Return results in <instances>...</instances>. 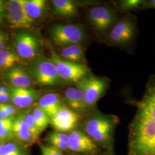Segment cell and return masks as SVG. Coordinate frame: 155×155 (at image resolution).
<instances>
[{"label": "cell", "instance_id": "cell-1", "mask_svg": "<svg viewBox=\"0 0 155 155\" xmlns=\"http://www.w3.org/2000/svg\"><path fill=\"white\" fill-rule=\"evenodd\" d=\"M130 132L134 155H155V121L137 112Z\"/></svg>", "mask_w": 155, "mask_h": 155}, {"label": "cell", "instance_id": "cell-2", "mask_svg": "<svg viewBox=\"0 0 155 155\" xmlns=\"http://www.w3.org/2000/svg\"><path fill=\"white\" fill-rule=\"evenodd\" d=\"M116 122L114 116L94 111L84 121L83 128L94 141L106 145L110 141Z\"/></svg>", "mask_w": 155, "mask_h": 155}, {"label": "cell", "instance_id": "cell-3", "mask_svg": "<svg viewBox=\"0 0 155 155\" xmlns=\"http://www.w3.org/2000/svg\"><path fill=\"white\" fill-rule=\"evenodd\" d=\"M137 18L127 13L115 22L107 36L109 42L117 47H125L130 44L137 34Z\"/></svg>", "mask_w": 155, "mask_h": 155}, {"label": "cell", "instance_id": "cell-4", "mask_svg": "<svg viewBox=\"0 0 155 155\" xmlns=\"http://www.w3.org/2000/svg\"><path fill=\"white\" fill-rule=\"evenodd\" d=\"M32 78L42 86H54L59 83L61 78L55 64L50 58L44 56H36L28 67Z\"/></svg>", "mask_w": 155, "mask_h": 155}, {"label": "cell", "instance_id": "cell-5", "mask_svg": "<svg viewBox=\"0 0 155 155\" xmlns=\"http://www.w3.org/2000/svg\"><path fill=\"white\" fill-rule=\"evenodd\" d=\"M110 80L106 77L89 75L76 83L77 87L84 93L86 108L95 105L105 94L109 86Z\"/></svg>", "mask_w": 155, "mask_h": 155}, {"label": "cell", "instance_id": "cell-6", "mask_svg": "<svg viewBox=\"0 0 155 155\" xmlns=\"http://www.w3.org/2000/svg\"><path fill=\"white\" fill-rule=\"evenodd\" d=\"M52 41L58 45L66 47L82 43L86 33L82 27L74 24H57L50 32Z\"/></svg>", "mask_w": 155, "mask_h": 155}, {"label": "cell", "instance_id": "cell-7", "mask_svg": "<svg viewBox=\"0 0 155 155\" xmlns=\"http://www.w3.org/2000/svg\"><path fill=\"white\" fill-rule=\"evenodd\" d=\"M50 59L55 64L59 77L67 82L77 83L90 75V70L84 64L67 61L55 54L51 55Z\"/></svg>", "mask_w": 155, "mask_h": 155}, {"label": "cell", "instance_id": "cell-8", "mask_svg": "<svg viewBox=\"0 0 155 155\" xmlns=\"http://www.w3.org/2000/svg\"><path fill=\"white\" fill-rule=\"evenodd\" d=\"M88 16L91 25L101 33L107 31L116 22V15L114 12L105 6L93 7L89 11Z\"/></svg>", "mask_w": 155, "mask_h": 155}, {"label": "cell", "instance_id": "cell-9", "mask_svg": "<svg viewBox=\"0 0 155 155\" xmlns=\"http://www.w3.org/2000/svg\"><path fill=\"white\" fill-rule=\"evenodd\" d=\"M15 45L20 58L33 59L38 56L40 44L38 37L33 33L22 32L17 34Z\"/></svg>", "mask_w": 155, "mask_h": 155}, {"label": "cell", "instance_id": "cell-10", "mask_svg": "<svg viewBox=\"0 0 155 155\" xmlns=\"http://www.w3.org/2000/svg\"><path fill=\"white\" fill-rule=\"evenodd\" d=\"M6 7L8 20L12 27L25 29L33 27L35 20L28 16L24 7L23 0H11Z\"/></svg>", "mask_w": 155, "mask_h": 155}, {"label": "cell", "instance_id": "cell-11", "mask_svg": "<svg viewBox=\"0 0 155 155\" xmlns=\"http://www.w3.org/2000/svg\"><path fill=\"white\" fill-rule=\"evenodd\" d=\"M80 116L68 107L61 106L50 121V124L55 131L66 133L74 130L79 120Z\"/></svg>", "mask_w": 155, "mask_h": 155}, {"label": "cell", "instance_id": "cell-12", "mask_svg": "<svg viewBox=\"0 0 155 155\" xmlns=\"http://www.w3.org/2000/svg\"><path fill=\"white\" fill-rule=\"evenodd\" d=\"M68 150L75 153H90L97 150V146L86 133L79 130H73L68 134Z\"/></svg>", "mask_w": 155, "mask_h": 155}, {"label": "cell", "instance_id": "cell-13", "mask_svg": "<svg viewBox=\"0 0 155 155\" xmlns=\"http://www.w3.org/2000/svg\"><path fill=\"white\" fill-rule=\"evenodd\" d=\"M136 105L137 113L155 121V75L148 80L143 97Z\"/></svg>", "mask_w": 155, "mask_h": 155}, {"label": "cell", "instance_id": "cell-14", "mask_svg": "<svg viewBox=\"0 0 155 155\" xmlns=\"http://www.w3.org/2000/svg\"><path fill=\"white\" fill-rule=\"evenodd\" d=\"M10 99L13 105L17 109H28L39 99L40 93L38 91L20 87H9Z\"/></svg>", "mask_w": 155, "mask_h": 155}, {"label": "cell", "instance_id": "cell-15", "mask_svg": "<svg viewBox=\"0 0 155 155\" xmlns=\"http://www.w3.org/2000/svg\"><path fill=\"white\" fill-rule=\"evenodd\" d=\"M12 137L25 148L35 143L22 111L14 117Z\"/></svg>", "mask_w": 155, "mask_h": 155}, {"label": "cell", "instance_id": "cell-16", "mask_svg": "<svg viewBox=\"0 0 155 155\" xmlns=\"http://www.w3.org/2000/svg\"><path fill=\"white\" fill-rule=\"evenodd\" d=\"M5 77L11 87L29 88L33 84V78L31 74L20 67H13L8 70Z\"/></svg>", "mask_w": 155, "mask_h": 155}, {"label": "cell", "instance_id": "cell-17", "mask_svg": "<svg viewBox=\"0 0 155 155\" xmlns=\"http://www.w3.org/2000/svg\"><path fill=\"white\" fill-rule=\"evenodd\" d=\"M65 100L68 107L79 114L87 108L85 105L83 91L77 87H70L64 92Z\"/></svg>", "mask_w": 155, "mask_h": 155}, {"label": "cell", "instance_id": "cell-18", "mask_svg": "<svg viewBox=\"0 0 155 155\" xmlns=\"http://www.w3.org/2000/svg\"><path fill=\"white\" fill-rule=\"evenodd\" d=\"M38 105L49 116L50 119L55 115L62 105L61 98L56 93H47L39 98Z\"/></svg>", "mask_w": 155, "mask_h": 155}, {"label": "cell", "instance_id": "cell-19", "mask_svg": "<svg viewBox=\"0 0 155 155\" xmlns=\"http://www.w3.org/2000/svg\"><path fill=\"white\" fill-rule=\"evenodd\" d=\"M61 56L67 61L84 64L86 61L84 49L80 45H74L64 47L61 51Z\"/></svg>", "mask_w": 155, "mask_h": 155}, {"label": "cell", "instance_id": "cell-20", "mask_svg": "<svg viewBox=\"0 0 155 155\" xmlns=\"http://www.w3.org/2000/svg\"><path fill=\"white\" fill-rule=\"evenodd\" d=\"M54 13L61 17L75 16L78 12L76 3L71 0L51 1Z\"/></svg>", "mask_w": 155, "mask_h": 155}, {"label": "cell", "instance_id": "cell-21", "mask_svg": "<svg viewBox=\"0 0 155 155\" xmlns=\"http://www.w3.org/2000/svg\"><path fill=\"white\" fill-rule=\"evenodd\" d=\"M23 4L28 16L33 20L40 18L45 11V0H23Z\"/></svg>", "mask_w": 155, "mask_h": 155}, {"label": "cell", "instance_id": "cell-22", "mask_svg": "<svg viewBox=\"0 0 155 155\" xmlns=\"http://www.w3.org/2000/svg\"><path fill=\"white\" fill-rule=\"evenodd\" d=\"M21 61V58L14 51L5 49L0 54V69L9 70Z\"/></svg>", "mask_w": 155, "mask_h": 155}, {"label": "cell", "instance_id": "cell-23", "mask_svg": "<svg viewBox=\"0 0 155 155\" xmlns=\"http://www.w3.org/2000/svg\"><path fill=\"white\" fill-rule=\"evenodd\" d=\"M46 140L51 146L62 152L68 150L67 145L68 134L66 133L57 131L52 132L47 136Z\"/></svg>", "mask_w": 155, "mask_h": 155}, {"label": "cell", "instance_id": "cell-24", "mask_svg": "<svg viewBox=\"0 0 155 155\" xmlns=\"http://www.w3.org/2000/svg\"><path fill=\"white\" fill-rule=\"evenodd\" d=\"M31 110L36 127L40 134L47 127L48 124H50L51 119L49 116L38 105L33 106Z\"/></svg>", "mask_w": 155, "mask_h": 155}, {"label": "cell", "instance_id": "cell-25", "mask_svg": "<svg viewBox=\"0 0 155 155\" xmlns=\"http://www.w3.org/2000/svg\"><path fill=\"white\" fill-rule=\"evenodd\" d=\"M0 155H26L25 148L16 142L0 144Z\"/></svg>", "mask_w": 155, "mask_h": 155}, {"label": "cell", "instance_id": "cell-26", "mask_svg": "<svg viewBox=\"0 0 155 155\" xmlns=\"http://www.w3.org/2000/svg\"><path fill=\"white\" fill-rule=\"evenodd\" d=\"M14 117L8 119L0 118V139L1 141L10 139L12 137V127Z\"/></svg>", "mask_w": 155, "mask_h": 155}, {"label": "cell", "instance_id": "cell-27", "mask_svg": "<svg viewBox=\"0 0 155 155\" xmlns=\"http://www.w3.org/2000/svg\"><path fill=\"white\" fill-rule=\"evenodd\" d=\"M144 0H122L118 2V8L122 13L129 12L141 8Z\"/></svg>", "mask_w": 155, "mask_h": 155}, {"label": "cell", "instance_id": "cell-28", "mask_svg": "<svg viewBox=\"0 0 155 155\" xmlns=\"http://www.w3.org/2000/svg\"><path fill=\"white\" fill-rule=\"evenodd\" d=\"M22 112H23V114L24 116L25 120L27 122L28 127L29 128L30 131L32 135L33 140H34L35 142L36 143L38 140L40 133L38 132V130L37 129L36 124L35 122L33 115L32 113V110L29 109H28Z\"/></svg>", "mask_w": 155, "mask_h": 155}, {"label": "cell", "instance_id": "cell-29", "mask_svg": "<svg viewBox=\"0 0 155 155\" xmlns=\"http://www.w3.org/2000/svg\"><path fill=\"white\" fill-rule=\"evenodd\" d=\"M39 147L43 155H64L61 150L51 145L40 144Z\"/></svg>", "mask_w": 155, "mask_h": 155}, {"label": "cell", "instance_id": "cell-30", "mask_svg": "<svg viewBox=\"0 0 155 155\" xmlns=\"http://www.w3.org/2000/svg\"><path fill=\"white\" fill-rule=\"evenodd\" d=\"M2 106L4 107V108L5 109V110L12 117H14V116L17 114V108L15 106L11 104H9L7 103H4V104H2Z\"/></svg>", "mask_w": 155, "mask_h": 155}, {"label": "cell", "instance_id": "cell-31", "mask_svg": "<svg viewBox=\"0 0 155 155\" xmlns=\"http://www.w3.org/2000/svg\"><path fill=\"white\" fill-rule=\"evenodd\" d=\"M8 36L5 33L0 31V54L5 50L6 45L8 42Z\"/></svg>", "mask_w": 155, "mask_h": 155}, {"label": "cell", "instance_id": "cell-32", "mask_svg": "<svg viewBox=\"0 0 155 155\" xmlns=\"http://www.w3.org/2000/svg\"><path fill=\"white\" fill-rule=\"evenodd\" d=\"M141 8L144 9H155V0L145 1L144 4L142 6Z\"/></svg>", "mask_w": 155, "mask_h": 155}, {"label": "cell", "instance_id": "cell-33", "mask_svg": "<svg viewBox=\"0 0 155 155\" xmlns=\"http://www.w3.org/2000/svg\"><path fill=\"white\" fill-rule=\"evenodd\" d=\"M13 118L4 108V107L2 105V104L0 103V118L2 119H8Z\"/></svg>", "mask_w": 155, "mask_h": 155}, {"label": "cell", "instance_id": "cell-34", "mask_svg": "<svg viewBox=\"0 0 155 155\" xmlns=\"http://www.w3.org/2000/svg\"><path fill=\"white\" fill-rule=\"evenodd\" d=\"M10 99V95L9 94H4L2 93H0V103L4 104L8 102Z\"/></svg>", "mask_w": 155, "mask_h": 155}, {"label": "cell", "instance_id": "cell-35", "mask_svg": "<svg viewBox=\"0 0 155 155\" xmlns=\"http://www.w3.org/2000/svg\"><path fill=\"white\" fill-rule=\"evenodd\" d=\"M0 93L4 94H9V87H8L5 86L0 85Z\"/></svg>", "mask_w": 155, "mask_h": 155}, {"label": "cell", "instance_id": "cell-36", "mask_svg": "<svg viewBox=\"0 0 155 155\" xmlns=\"http://www.w3.org/2000/svg\"><path fill=\"white\" fill-rule=\"evenodd\" d=\"M6 6L5 5L4 2L0 0V14L2 15V13L6 11Z\"/></svg>", "mask_w": 155, "mask_h": 155}, {"label": "cell", "instance_id": "cell-37", "mask_svg": "<svg viewBox=\"0 0 155 155\" xmlns=\"http://www.w3.org/2000/svg\"><path fill=\"white\" fill-rule=\"evenodd\" d=\"M3 21V15L2 14H0V24Z\"/></svg>", "mask_w": 155, "mask_h": 155}, {"label": "cell", "instance_id": "cell-38", "mask_svg": "<svg viewBox=\"0 0 155 155\" xmlns=\"http://www.w3.org/2000/svg\"><path fill=\"white\" fill-rule=\"evenodd\" d=\"M1 141H1V140L0 139V144H1Z\"/></svg>", "mask_w": 155, "mask_h": 155}]
</instances>
